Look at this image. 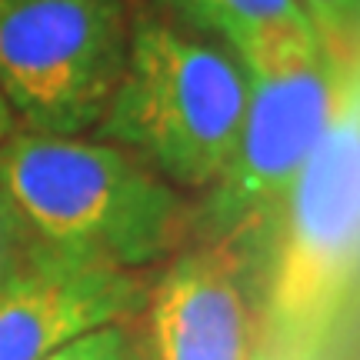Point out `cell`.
Segmentation results:
<instances>
[{"label": "cell", "instance_id": "obj_1", "mask_svg": "<svg viewBox=\"0 0 360 360\" xmlns=\"http://www.w3.org/2000/svg\"><path fill=\"white\" fill-rule=\"evenodd\" d=\"M0 187L51 254L127 274L167 257L193 217L177 187L97 137L13 127L0 143Z\"/></svg>", "mask_w": 360, "mask_h": 360}, {"label": "cell", "instance_id": "obj_2", "mask_svg": "<svg viewBox=\"0 0 360 360\" xmlns=\"http://www.w3.org/2000/svg\"><path fill=\"white\" fill-rule=\"evenodd\" d=\"M247 70L217 40L174 17L137 13L127 64L94 137L114 143L177 191H210L237 147Z\"/></svg>", "mask_w": 360, "mask_h": 360}, {"label": "cell", "instance_id": "obj_3", "mask_svg": "<svg viewBox=\"0 0 360 360\" xmlns=\"http://www.w3.org/2000/svg\"><path fill=\"white\" fill-rule=\"evenodd\" d=\"M264 250V360H317L360 274V64Z\"/></svg>", "mask_w": 360, "mask_h": 360}, {"label": "cell", "instance_id": "obj_4", "mask_svg": "<svg viewBox=\"0 0 360 360\" xmlns=\"http://www.w3.org/2000/svg\"><path fill=\"white\" fill-rule=\"evenodd\" d=\"M360 47L321 51L247 74V107L231 160L191 217L204 244L247 257L264 240L287 191L347 101Z\"/></svg>", "mask_w": 360, "mask_h": 360}, {"label": "cell", "instance_id": "obj_5", "mask_svg": "<svg viewBox=\"0 0 360 360\" xmlns=\"http://www.w3.org/2000/svg\"><path fill=\"white\" fill-rule=\"evenodd\" d=\"M130 0H0V94L24 130L80 137L127 64Z\"/></svg>", "mask_w": 360, "mask_h": 360}, {"label": "cell", "instance_id": "obj_6", "mask_svg": "<svg viewBox=\"0 0 360 360\" xmlns=\"http://www.w3.org/2000/svg\"><path fill=\"white\" fill-rule=\"evenodd\" d=\"M150 360H257L260 323L250 304L247 257L227 244L180 254L147 287Z\"/></svg>", "mask_w": 360, "mask_h": 360}, {"label": "cell", "instance_id": "obj_7", "mask_svg": "<svg viewBox=\"0 0 360 360\" xmlns=\"http://www.w3.org/2000/svg\"><path fill=\"white\" fill-rule=\"evenodd\" d=\"M143 304L137 274L60 260L0 297V360H47L74 337L130 321Z\"/></svg>", "mask_w": 360, "mask_h": 360}, {"label": "cell", "instance_id": "obj_8", "mask_svg": "<svg viewBox=\"0 0 360 360\" xmlns=\"http://www.w3.org/2000/svg\"><path fill=\"white\" fill-rule=\"evenodd\" d=\"M191 30H207L240 60L247 74L323 47L297 0H164Z\"/></svg>", "mask_w": 360, "mask_h": 360}, {"label": "cell", "instance_id": "obj_9", "mask_svg": "<svg viewBox=\"0 0 360 360\" xmlns=\"http://www.w3.org/2000/svg\"><path fill=\"white\" fill-rule=\"evenodd\" d=\"M53 264H60V257L44 247L11 200V193L0 187V297Z\"/></svg>", "mask_w": 360, "mask_h": 360}, {"label": "cell", "instance_id": "obj_10", "mask_svg": "<svg viewBox=\"0 0 360 360\" xmlns=\"http://www.w3.org/2000/svg\"><path fill=\"white\" fill-rule=\"evenodd\" d=\"M47 360H150V357H147V347L130 334L127 321H124V323H103L97 330L74 337L70 344H64Z\"/></svg>", "mask_w": 360, "mask_h": 360}, {"label": "cell", "instance_id": "obj_11", "mask_svg": "<svg viewBox=\"0 0 360 360\" xmlns=\"http://www.w3.org/2000/svg\"><path fill=\"white\" fill-rule=\"evenodd\" d=\"M327 47H360V0H297Z\"/></svg>", "mask_w": 360, "mask_h": 360}, {"label": "cell", "instance_id": "obj_12", "mask_svg": "<svg viewBox=\"0 0 360 360\" xmlns=\"http://www.w3.org/2000/svg\"><path fill=\"white\" fill-rule=\"evenodd\" d=\"M13 127H17V120H13V110H11V103L4 101V94H0V143L11 137Z\"/></svg>", "mask_w": 360, "mask_h": 360}]
</instances>
